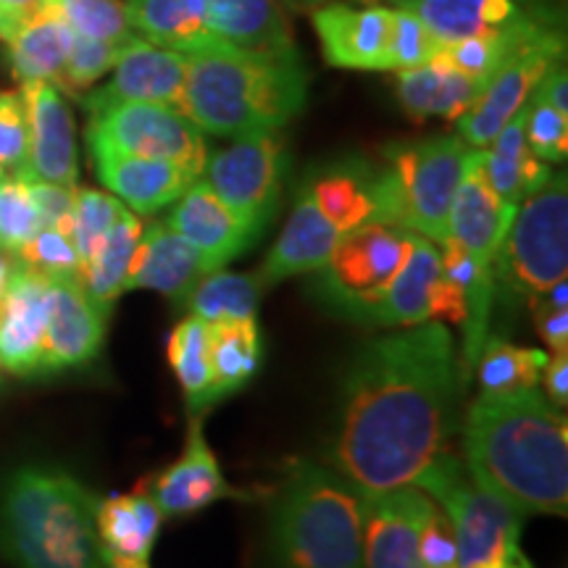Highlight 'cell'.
I'll list each match as a JSON object with an SVG mask.
<instances>
[{"mask_svg": "<svg viewBox=\"0 0 568 568\" xmlns=\"http://www.w3.org/2000/svg\"><path fill=\"white\" fill-rule=\"evenodd\" d=\"M535 95L539 101H545L552 109L566 113L568 116V74L564 63H552V67L545 71L542 80H539Z\"/></svg>", "mask_w": 568, "mask_h": 568, "instance_id": "50", "label": "cell"}, {"mask_svg": "<svg viewBox=\"0 0 568 568\" xmlns=\"http://www.w3.org/2000/svg\"><path fill=\"white\" fill-rule=\"evenodd\" d=\"M161 521L163 514L145 487L98 500L95 524L105 552L148 560L159 539Z\"/></svg>", "mask_w": 568, "mask_h": 568, "instance_id": "32", "label": "cell"}, {"mask_svg": "<svg viewBox=\"0 0 568 568\" xmlns=\"http://www.w3.org/2000/svg\"><path fill=\"white\" fill-rule=\"evenodd\" d=\"M126 42H98V40H88V38H80V34H74L67 63H63L59 90H67V92L88 90L90 84L101 80L105 71L116 67L119 55H122Z\"/></svg>", "mask_w": 568, "mask_h": 568, "instance_id": "43", "label": "cell"}, {"mask_svg": "<svg viewBox=\"0 0 568 568\" xmlns=\"http://www.w3.org/2000/svg\"><path fill=\"white\" fill-rule=\"evenodd\" d=\"M187 55L153 45L145 38H134L119 55L113 77L101 90L84 98L88 113L113 103H161L180 109L187 82Z\"/></svg>", "mask_w": 568, "mask_h": 568, "instance_id": "14", "label": "cell"}, {"mask_svg": "<svg viewBox=\"0 0 568 568\" xmlns=\"http://www.w3.org/2000/svg\"><path fill=\"white\" fill-rule=\"evenodd\" d=\"M45 316L48 276L17 261L9 290L0 297V368L3 372L13 376H42Z\"/></svg>", "mask_w": 568, "mask_h": 568, "instance_id": "21", "label": "cell"}, {"mask_svg": "<svg viewBox=\"0 0 568 568\" xmlns=\"http://www.w3.org/2000/svg\"><path fill=\"white\" fill-rule=\"evenodd\" d=\"M524 138L529 151L545 163L566 161L568 155V116L531 92L524 116Z\"/></svg>", "mask_w": 568, "mask_h": 568, "instance_id": "44", "label": "cell"}, {"mask_svg": "<svg viewBox=\"0 0 568 568\" xmlns=\"http://www.w3.org/2000/svg\"><path fill=\"white\" fill-rule=\"evenodd\" d=\"M429 503L414 485L364 493V568H424L418 535Z\"/></svg>", "mask_w": 568, "mask_h": 568, "instance_id": "17", "label": "cell"}, {"mask_svg": "<svg viewBox=\"0 0 568 568\" xmlns=\"http://www.w3.org/2000/svg\"><path fill=\"white\" fill-rule=\"evenodd\" d=\"M460 385L456 339L443 322L368 343L347 368L332 468L366 495L414 485L447 453Z\"/></svg>", "mask_w": 568, "mask_h": 568, "instance_id": "1", "label": "cell"}, {"mask_svg": "<svg viewBox=\"0 0 568 568\" xmlns=\"http://www.w3.org/2000/svg\"><path fill=\"white\" fill-rule=\"evenodd\" d=\"M416 234L406 226L372 222L355 226L337 240L329 261L316 272V287L339 314L366 322L387 287L406 264Z\"/></svg>", "mask_w": 568, "mask_h": 568, "instance_id": "9", "label": "cell"}, {"mask_svg": "<svg viewBox=\"0 0 568 568\" xmlns=\"http://www.w3.org/2000/svg\"><path fill=\"white\" fill-rule=\"evenodd\" d=\"M30 124V153H27V176L34 180L77 187L80 161H77L74 116L61 90L51 82L21 84Z\"/></svg>", "mask_w": 568, "mask_h": 568, "instance_id": "20", "label": "cell"}, {"mask_svg": "<svg viewBox=\"0 0 568 568\" xmlns=\"http://www.w3.org/2000/svg\"><path fill=\"white\" fill-rule=\"evenodd\" d=\"M426 322H466V295L443 274L439 245L416 234L406 264L374 305L364 324L418 326Z\"/></svg>", "mask_w": 568, "mask_h": 568, "instance_id": "13", "label": "cell"}, {"mask_svg": "<svg viewBox=\"0 0 568 568\" xmlns=\"http://www.w3.org/2000/svg\"><path fill=\"white\" fill-rule=\"evenodd\" d=\"M284 142L276 132L237 138L226 151L209 155L203 180L243 222L264 232L282 193Z\"/></svg>", "mask_w": 568, "mask_h": 568, "instance_id": "11", "label": "cell"}, {"mask_svg": "<svg viewBox=\"0 0 568 568\" xmlns=\"http://www.w3.org/2000/svg\"><path fill=\"white\" fill-rule=\"evenodd\" d=\"M468 474L516 514L566 516L568 422L537 387L481 393L464 424Z\"/></svg>", "mask_w": 568, "mask_h": 568, "instance_id": "2", "label": "cell"}, {"mask_svg": "<svg viewBox=\"0 0 568 568\" xmlns=\"http://www.w3.org/2000/svg\"><path fill=\"white\" fill-rule=\"evenodd\" d=\"M439 42L435 34L426 30V24L416 13L406 9H395V32L393 51H389V69H414L422 63L435 61L439 55Z\"/></svg>", "mask_w": 568, "mask_h": 568, "instance_id": "46", "label": "cell"}, {"mask_svg": "<svg viewBox=\"0 0 568 568\" xmlns=\"http://www.w3.org/2000/svg\"><path fill=\"white\" fill-rule=\"evenodd\" d=\"M13 268H17V258H13L9 251H3V247H0V297H3L6 290H9Z\"/></svg>", "mask_w": 568, "mask_h": 568, "instance_id": "53", "label": "cell"}, {"mask_svg": "<svg viewBox=\"0 0 568 568\" xmlns=\"http://www.w3.org/2000/svg\"><path fill=\"white\" fill-rule=\"evenodd\" d=\"M187 61L180 111L197 130L219 138L280 132L308 98V74L297 51L224 45Z\"/></svg>", "mask_w": 568, "mask_h": 568, "instance_id": "3", "label": "cell"}, {"mask_svg": "<svg viewBox=\"0 0 568 568\" xmlns=\"http://www.w3.org/2000/svg\"><path fill=\"white\" fill-rule=\"evenodd\" d=\"M30 124L21 90H0V174L27 176Z\"/></svg>", "mask_w": 568, "mask_h": 568, "instance_id": "45", "label": "cell"}, {"mask_svg": "<svg viewBox=\"0 0 568 568\" xmlns=\"http://www.w3.org/2000/svg\"><path fill=\"white\" fill-rule=\"evenodd\" d=\"M314 30L326 63L337 69L387 71L393 51L395 9H351L329 3L314 13Z\"/></svg>", "mask_w": 568, "mask_h": 568, "instance_id": "19", "label": "cell"}, {"mask_svg": "<svg viewBox=\"0 0 568 568\" xmlns=\"http://www.w3.org/2000/svg\"><path fill=\"white\" fill-rule=\"evenodd\" d=\"M105 318L109 316L90 301L80 280L74 276L48 280L42 374L90 364L103 347Z\"/></svg>", "mask_w": 568, "mask_h": 568, "instance_id": "15", "label": "cell"}, {"mask_svg": "<svg viewBox=\"0 0 568 568\" xmlns=\"http://www.w3.org/2000/svg\"><path fill=\"white\" fill-rule=\"evenodd\" d=\"M27 184H30L34 205H38L40 211L42 226H59V230L69 232L77 187H63V184L42 182V180H34V176H27Z\"/></svg>", "mask_w": 568, "mask_h": 568, "instance_id": "48", "label": "cell"}, {"mask_svg": "<svg viewBox=\"0 0 568 568\" xmlns=\"http://www.w3.org/2000/svg\"><path fill=\"white\" fill-rule=\"evenodd\" d=\"M42 6L59 13L80 38L98 42H126L134 38L122 0H42Z\"/></svg>", "mask_w": 568, "mask_h": 568, "instance_id": "39", "label": "cell"}, {"mask_svg": "<svg viewBox=\"0 0 568 568\" xmlns=\"http://www.w3.org/2000/svg\"><path fill=\"white\" fill-rule=\"evenodd\" d=\"M0 385H3V368H0Z\"/></svg>", "mask_w": 568, "mask_h": 568, "instance_id": "56", "label": "cell"}, {"mask_svg": "<svg viewBox=\"0 0 568 568\" xmlns=\"http://www.w3.org/2000/svg\"><path fill=\"white\" fill-rule=\"evenodd\" d=\"M142 237V222L138 213L126 209L119 222L105 232L101 245L90 255L88 264L82 266L80 282L84 293L105 316L111 314L113 303L122 297L126 290V272H130L132 255L138 251V243Z\"/></svg>", "mask_w": 568, "mask_h": 568, "instance_id": "33", "label": "cell"}, {"mask_svg": "<svg viewBox=\"0 0 568 568\" xmlns=\"http://www.w3.org/2000/svg\"><path fill=\"white\" fill-rule=\"evenodd\" d=\"M524 116H527V105L489 142V151L487 148L481 151V172L489 187L514 205L527 201L552 176L548 163L529 151L527 138H524Z\"/></svg>", "mask_w": 568, "mask_h": 568, "instance_id": "31", "label": "cell"}, {"mask_svg": "<svg viewBox=\"0 0 568 568\" xmlns=\"http://www.w3.org/2000/svg\"><path fill=\"white\" fill-rule=\"evenodd\" d=\"M261 290L264 284L255 274H230L219 268L197 282L184 308H190V314L203 318L205 324L245 322L255 318Z\"/></svg>", "mask_w": 568, "mask_h": 568, "instance_id": "36", "label": "cell"}, {"mask_svg": "<svg viewBox=\"0 0 568 568\" xmlns=\"http://www.w3.org/2000/svg\"><path fill=\"white\" fill-rule=\"evenodd\" d=\"M468 153L471 148L453 134L393 148L385 174L372 180L374 219L400 224L443 245Z\"/></svg>", "mask_w": 568, "mask_h": 568, "instance_id": "6", "label": "cell"}, {"mask_svg": "<svg viewBox=\"0 0 568 568\" xmlns=\"http://www.w3.org/2000/svg\"><path fill=\"white\" fill-rule=\"evenodd\" d=\"M205 132L190 122L180 109L161 103H113L90 113L88 145L92 151H111L142 159L172 161L190 174L203 176L209 161Z\"/></svg>", "mask_w": 568, "mask_h": 568, "instance_id": "10", "label": "cell"}, {"mask_svg": "<svg viewBox=\"0 0 568 568\" xmlns=\"http://www.w3.org/2000/svg\"><path fill=\"white\" fill-rule=\"evenodd\" d=\"M92 163L105 190H111L113 197L142 216L176 203L190 184L201 180L172 161L142 159V155L92 151Z\"/></svg>", "mask_w": 568, "mask_h": 568, "instance_id": "24", "label": "cell"}, {"mask_svg": "<svg viewBox=\"0 0 568 568\" xmlns=\"http://www.w3.org/2000/svg\"><path fill=\"white\" fill-rule=\"evenodd\" d=\"M40 9H42V0H0V21L6 24L9 38H11V32L21 24V21H24L27 17H32V13Z\"/></svg>", "mask_w": 568, "mask_h": 568, "instance_id": "52", "label": "cell"}, {"mask_svg": "<svg viewBox=\"0 0 568 568\" xmlns=\"http://www.w3.org/2000/svg\"><path fill=\"white\" fill-rule=\"evenodd\" d=\"M397 9L416 13L439 42L481 34H506L542 21L521 0H393Z\"/></svg>", "mask_w": 568, "mask_h": 568, "instance_id": "25", "label": "cell"}, {"mask_svg": "<svg viewBox=\"0 0 568 568\" xmlns=\"http://www.w3.org/2000/svg\"><path fill=\"white\" fill-rule=\"evenodd\" d=\"M276 568H364V493L337 468L297 460L268 524Z\"/></svg>", "mask_w": 568, "mask_h": 568, "instance_id": "5", "label": "cell"}, {"mask_svg": "<svg viewBox=\"0 0 568 568\" xmlns=\"http://www.w3.org/2000/svg\"><path fill=\"white\" fill-rule=\"evenodd\" d=\"M42 230L27 176L0 174V247L17 255Z\"/></svg>", "mask_w": 568, "mask_h": 568, "instance_id": "41", "label": "cell"}, {"mask_svg": "<svg viewBox=\"0 0 568 568\" xmlns=\"http://www.w3.org/2000/svg\"><path fill=\"white\" fill-rule=\"evenodd\" d=\"M308 190L324 216L343 234L372 222L376 213L372 180L355 172H329L308 184Z\"/></svg>", "mask_w": 568, "mask_h": 568, "instance_id": "38", "label": "cell"}, {"mask_svg": "<svg viewBox=\"0 0 568 568\" xmlns=\"http://www.w3.org/2000/svg\"><path fill=\"white\" fill-rule=\"evenodd\" d=\"M98 497L51 466H21L0 487V552L17 568H105Z\"/></svg>", "mask_w": 568, "mask_h": 568, "instance_id": "4", "label": "cell"}, {"mask_svg": "<svg viewBox=\"0 0 568 568\" xmlns=\"http://www.w3.org/2000/svg\"><path fill=\"white\" fill-rule=\"evenodd\" d=\"M205 21L224 42L245 51H295L280 0H205Z\"/></svg>", "mask_w": 568, "mask_h": 568, "instance_id": "30", "label": "cell"}, {"mask_svg": "<svg viewBox=\"0 0 568 568\" xmlns=\"http://www.w3.org/2000/svg\"><path fill=\"white\" fill-rule=\"evenodd\" d=\"M211 326V372L216 397L245 387L261 366V332L255 318Z\"/></svg>", "mask_w": 568, "mask_h": 568, "instance_id": "35", "label": "cell"}, {"mask_svg": "<svg viewBox=\"0 0 568 568\" xmlns=\"http://www.w3.org/2000/svg\"><path fill=\"white\" fill-rule=\"evenodd\" d=\"M548 353L537 347H516L506 339H485L477 355V379L481 393H510L537 387Z\"/></svg>", "mask_w": 568, "mask_h": 568, "instance_id": "37", "label": "cell"}, {"mask_svg": "<svg viewBox=\"0 0 568 568\" xmlns=\"http://www.w3.org/2000/svg\"><path fill=\"white\" fill-rule=\"evenodd\" d=\"M531 303H535L537 335L548 343L552 353H566L568 351V308L545 301V297H531Z\"/></svg>", "mask_w": 568, "mask_h": 568, "instance_id": "49", "label": "cell"}, {"mask_svg": "<svg viewBox=\"0 0 568 568\" xmlns=\"http://www.w3.org/2000/svg\"><path fill=\"white\" fill-rule=\"evenodd\" d=\"M166 355L193 414H201L219 400L211 372V326L203 318L193 314L182 318L169 335Z\"/></svg>", "mask_w": 568, "mask_h": 568, "instance_id": "34", "label": "cell"}, {"mask_svg": "<svg viewBox=\"0 0 568 568\" xmlns=\"http://www.w3.org/2000/svg\"><path fill=\"white\" fill-rule=\"evenodd\" d=\"M516 209L518 205L503 201L489 187L485 172H481V151L471 148L450 203L447 237L466 247L485 272L495 274L497 253H500L508 226L514 222Z\"/></svg>", "mask_w": 568, "mask_h": 568, "instance_id": "16", "label": "cell"}, {"mask_svg": "<svg viewBox=\"0 0 568 568\" xmlns=\"http://www.w3.org/2000/svg\"><path fill=\"white\" fill-rule=\"evenodd\" d=\"M560 55H564V38L556 32V27H548L521 42L495 71L479 101L458 119L460 140L479 151L489 148V142L500 134L503 126L527 105L542 74Z\"/></svg>", "mask_w": 568, "mask_h": 568, "instance_id": "12", "label": "cell"}, {"mask_svg": "<svg viewBox=\"0 0 568 568\" xmlns=\"http://www.w3.org/2000/svg\"><path fill=\"white\" fill-rule=\"evenodd\" d=\"M145 489L163 516H187L216 500L243 497V493H237L224 479L222 466H219L209 439H205L201 418L190 424L187 445H184L182 456L172 466L163 468Z\"/></svg>", "mask_w": 568, "mask_h": 568, "instance_id": "22", "label": "cell"}, {"mask_svg": "<svg viewBox=\"0 0 568 568\" xmlns=\"http://www.w3.org/2000/svg\"><path fill=\"white\" fill-rule=\"evenodd\" d=\"M418 556L424 568H458V545L450 518L435 500L426 508L418 535Z\"/></svg>", "mask_w": 568, "mask_h": 568, "instance_id": "47", "label": "cell"}, {"mask_svg": "<svg viewBox=\"0 0 568 568\" xmlns=\"http://www.w3.org/2000/svg\"><path fill=\"white\" fill-rule=\"evenodd\" d=\"M166 224L193 245L209 274L224 268L258 240V232L213 193L203 176L184 190Z\"/></svg>", "mask_w": 568, "mask_h": 568, "instance_id": "18", "label": "cell"}, {"mask_svg": "<svg viewBox=\"0 0 568 568\" xmlns=\"http://www.w3.org/2000/svg\"><path fill=\"white\" fill-rule=\"evenodd\" d=\"M531 3H535V0H531Z\"/></svg>", "mask_w": 568, "mask_h": 568, "instance_id": "57", "label": "cell"}, {"mask_svg": "<svg viewBox=\"0 0 568 568\" xmlns=\"http://www.w3.org/2000/svg\"><path fill=\"white\" fill-rule=\"evenodd\" d=\"M495 272L518 295H545L568 272V187L566 174H552L548 184L518 203L508 226Z\"/></svg>", "mask_w": 568, "mask_h": 568, "instance_id": "8", "label": "cell"}, {"mask_svg": "<svg viewBox=\"0 0 568 568\" xmlns=\"http://www.w3.org/2000/svg\"><path fill=\"white\" fill-rule=\"evenodd\" d=\"M17 261L32 268V272L48 276V280H63V276L80 280L82 274V261L74 247V240L59 226H42L30 243L17 253Z\"/></svg>", "mask_w": 568, "mask_h": 568, "instance_id": "42", "label": "cell"}, {"mask_svg": "<svg viewBox=\"0 0 568 568\" xmlns=\"http://www.w3.org/2000/svg\"><path fill=\"white\" fill-rule=\"evenodd\" d=\"M339 237H343V232L324 216L311 190L305 187L297 195L282 237L268 251L266 264L255 276L264 287H268V284L290 280V276L318 272L329 261Z\"/></svg>", "mask_w": 568, "mask_h": 568, "instance_id": "26", "label": "cell"}, {"mask_svg": "<svg viewBox=\"0 0 568 568\" xmlns=\"http://www.w3.org/2000/svg\"><path fill=\"white\" fill-rule=\"evenodd\" d=\"M6 42L11 74L21 84L51 82L59 88L63 63H67L69 48L74 42V32L59 13L48 6L27 17Z\"/></svg>", "mask_w": 568, "mask_h": 568, "instance_id": "29", "label": "cell"}, {"mask_svg": "<svg viewBox=\"0 0 568 568\" xmlns=\"http://www.w3.org/2000/svg\"><path fill=\"white\" fill-rule=\"evenodd\" d=\"M126 211V205L101 190H74V211H71L69 234L74 240L77 253H80L82 266L88 264L90 255L101 245L105 232L119 222V216Z\"/></svg>", "mask_w": 568, "mask_h": 568, "instance_id": "40", "label": "cell"}, {"mask_svg": "<svg viewBox=\"0 0 568 568\" xmlns=\"http://www.w3.org/2000/svg\"><path fill=\"white\" fill-rule=\"evenodd\" d=\"M209 276L201 255L166 222L142 226L124 290H155L176 305L187 303L197 282Z\"/></svg>", "mask_w": 568, "mask_h": 568, "instance_id": "23", "label": "cell"}, {"mask_svg": "<svg viewBox=\"0 0 568 568\" xmlns=\"http://www.w3.org/2000/svg\"><path fill=\"white\" fill-rule=\"evenodd\" d=\"M485 88V82L474 80L443 59L400 69L395 82L397 101L414 119H460L479 101Z\"/></svg>", "mask_w": 568, "mask_h": 568, "instance_id": "28", "label": "cell"}, {"mask_svg": "<svg viewBox=\"0 0 568 568\" xmlns=\"http://www.w3.org/2000/svg\"><path fill=\"white\" fill-rule=\"evenodd\" d=\"M542 379L552 406L564 410L568 406V355L566 353L548 355V364L542 368Z\"/></svg>", "mask_w": 568, "mask_h": 568, "instance_id": "51", "label": "cell"}, {"mask_svg": "<svg viewBox=\"0 0 568 568\" xmlns=\"http://www.w3.org/2000/svg\"><path fill=\"white\" fill-rule=\"evenodd\" d=\"M132 30L153 45L184 55L230 45L205 21V0H124Z\"/></svg>", "mask_w": 568, "mask_h": 568, "instance_id": "27", "label": "cell"}, {"mask_svg": "<svg viewBox=\"0 0 568 568\" xmlns=\"http://www.w3.org/2000/svg\"><path fill=\"white\" fill-rule=\"evenodd\" d=\"M6 38H9V32H6V24L0 21V40H6Z\"/></svg>", "mask_w": 568, "mask_h": 568, "instance_id": "55", "label": "cell"}, {"mask_svg": "<svg viewBox=\"0 0 568 568\" xmlns=\"http://www.w3.org/2000/svg\"><path fill=\"white\" fill-rule=\"evenodd\" d=\"M450 518L458 545V568H506L521 560L524 516L481 489L450 453L439 456L414 481Z\"/></svg>", "mask_w": 568, "mask_h": 568, "instance_id": "7", "label": "cell"}, {"mask_svg": "<svg viewBox=\"0 0 568 568\" xmlns=\"http://www.w3.org/2000/svg\"><path fill=\"white\" fill-rule=\"evenodd\" d=\"M103 566L105 568H151L148 560L142 558H130V556H116V552L103 550Z\"/></svg>", "mask_w": 568, "mask_h": 568, "instance_id": "54", "label": "cell"}]
</instances>
